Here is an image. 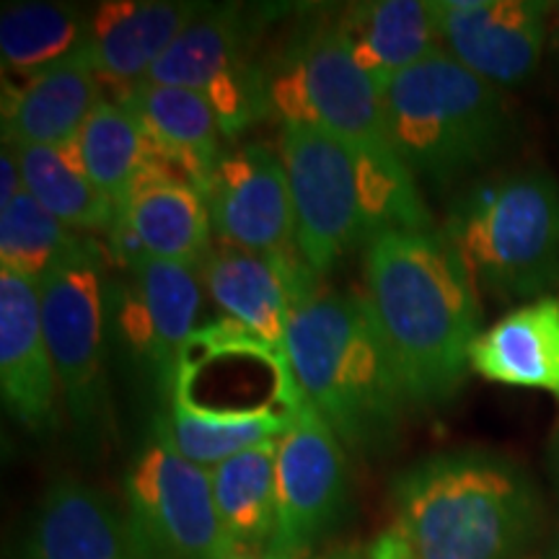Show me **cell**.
Returning a JSON list of instances; mask_svg holds the SVG:
<instances>
[{
    "instance_id": "cell-1",
    "label": "cell",
    "mask_w": 559,
    "mask_h": 559,
    "mask_svg": "<svg viewBox=\"0 0 559 559\" xmlns=\"http://www.w3.org/2000/svg\"><path fill=\"white\" fill-rule=\"evenodd\" d=\"M366 296L412 409L451 402L472 370L481 304L443 230H394L366 249Z\"/></svg>"
},
{
    "instance_id": "cell-2",
    "label": "cell",
    "mask_w": 559,
    "mask_h": 559,
    "mask_svg": "<svg viewBox=\"0 0 559 559\" xmlns=\"http://www.w3.org/2000/svg\"><path fill=\"white\" fill-rule=\"evenodd\" d=\"M296 249L313 275L394 230H432L417 179L391 143H355L311 124H283Z\"/></svg>"
},
{
    "instance_id": "cell-3",
    "label": "cell",
    "mask_w": 559,
    "mask_h": 559,
    "mask_svg": "<svg viewBox=\"0 0 559 559\" xmlns=\"http://www.w3.org/2000/svg\"><path fill=\"white\" fill-rule=\"evenodd\" d=\"M394 531L415 559H523L542 528V495L515 459L456 449L391 481Z\"/></svg>"
},
{
    "instance_id": "cell-4",
    "label": "cell",
    "mask_w": 559,
    "mask_h": 559,
    "mask_svg": "<svg viewBox=\"0 0 559 559\" xmlns=\"http://www.w3.org/2000/svg\"><path fill=\"white\" fill-rule=\"evenodd\" d=\"M285 355L309 407L355 453H383L412 409L362 293L313 290L285 332Z\"/></svg>"
},
{
    "instance_id": "cell-5",
    "label": "cell",
    "mask_w": 559,
    "mask_h": 559,
    "mask_svg": "<svg viewBox=\"0 0 559 559\" xmlns=\"http://www.w3.org/2000/svg\"><path fill=\"white\" fill-rule=\"evenodd\" d=\"M381 99L391 148L412 177L438 190L487 169L513 138L500 88L445 50L396 75Z\"/></svg>"
},
{
    "instance_id": "cell-6",
    "label": "cell",
    "mask_w": 559,
    "mask_h": 559,
    "mask_svg": "<svg viewBox=\"0 0 559 559\" xmlns=\"http://www.w3.org/2000/svg\"><path fill=\"white\" fill-rule=\"evenodd\" d=\"M443 236L479 296L498 304L559 296V181L542 169L477 179L451 202Z\"/></svg>"
},
{
    "instance_id": "cell-7",
    "label": "cell",
    "mask_w": 559,
    "mask_h": 559,
    "mask_svg": "<svg viewBox=\"0 0 559 559\" xmlns=\"http://www.w3.org/2000/svg\"><path fill=\"white\" fill-rule=\"evenodd\" d=\"M124 519L143 559H223L210 469L187 461L174 445L164 412L132 453L124 472Z\"/></svg>"
},
{
    "instance_id": "cell-8",
    "label": "cell",
    "mask_w": 559,
    "mask_h": 559,
    "mask_svg": "<svg viewBox=\"0 0 559 559\" xmlns=\"http://www.w3.org/2000/svg\"><path fill=\"white\" fill-rule=\"evenodd\" d=\"M270 111L355 143H389L381 91L358 66L337 19L309 21L270 66Z\"/></svg>"
},
{
    "instance_id": "cell-9",
    "label": "cell",
    "mask_w": 559,
    "mask_h": 559,
    "mask_svg": "<svg viewBox=\"0 0 559 559\" xmlns=\"http://www.w3.org/2000/svg\"><path fill=\"white\" fill-rule=\"evenodd\" d=\"M262 11L239 3L205 5L148 73L151 83L192 88L236 138L270 115V68L260 60Z\"/></svg>"
},
{
    "instance_id": "cell-10",
    "label": "cell",
    "mask_w": 559,
    "mask_h": 559,
    "mask_svg": "<svg viewBox=\"0 0 559 559\" xmlns=\"http://www.w3.org/2000/svg\"><path fill=\"white\" fill-rule=\"evenodd\" d=\"M107 270L99 243L83 239L39 283L41 330L73 425L94 432L109 407Z\"/></svg>"
},
{
    "instance_id": "cell-11",
    "label": "cell",
    "mask_w": 559,
    "mask_h": 559,
    "mask_svg": "<svg viewBox=\"0 0 559 559\" xmlns=\"http://www.w3.org/2000/svg\"><path fill=\"white\" fill-rule=\"evenodd\" d=\"M122 262L128 280L107 283V321L117 342L169 400L181 349L198 330L205 296L200 272L140 251L124 254Z\"/></svg>"
},
{
    "instance_id": "cell-12",
    "label": "cell",
    "mask_w": 559,
    "mask_h": 559,
    "mask_svg": "<svg viewBox=\"0 0 559 559\" xmlns=\"http://www.w3.org/2000/svg\"><path fill=\"white\" fill-rule=\"evenodd\" d=\"M275 534L270 549L300 559L332 534L349 498L345 445L306 400L277 438Z\"/></svg>"
},
{
    "instance_id": "cell-13",
    "label": "cell",
    "mask_w": 559,
    "mask_h": 559,
    "mask_svg": "<svg viewBox=\"0 0 559 559\" xmlns=\"http://www.w3.org/2000/svg\"><path fill=\"white\" fill-rule=\"evenodd\" d=\"M202 198L223 247L272 257L298 254L288 174L267 145L243 143L223 153Z\"/></svg>"
},
{
    "instance_id": "cell-14",
    "label": "cell",
    "mask_w": 559,
    "mask_h": 559,
    "mask_svg": "<svg viewBox=\"0 0 559 559\" xmlns=\"http://www.w3.org/2000/svg\"><path fill=\"white\" fill-rule=\"evenodd\" d=\"M440 45L492 86H515L539 66L549 3L542 0H436Z\"/></svg>"
},
{
    "instance_id": "cell-15",
    "label": "cell",
    "mask_w": 559,
    "mask_h": 559,
    "mask_svg": "<svg viewBox=\"0 0 559 559\" xmlns=\"http://www.w3.org/2000/svg\"><path fill=\"white\" fill-rule=\"evenodd\" d=\"M317 277L298 254H254L223 243L200 270L205 296L223 319L277 347H283L296 306L319 290Z\"/></svg>"
},
{
    "instance_id": "cell-16",
    "label": "cell",
    "mask_w": 559,
    "mask_h": 559,
    "mask_svg": "<svg viewBox=\"0 0 559 559\" xmlns=\"http://www.w3.org/2000/svg\"><path fill=\"white\" fill-rule=\"evenodd\" d=\"M0 396L32 432L60 425V383L41 330L39 285L0 270Z\"/></svg>"
},
{
    "instance_id": "cell-17",
    "label": "cell",
    "mask_w": 559,
    "mask_h": 559,
    "mask_svg": "<svg viewBox=\"0 0 559 559\" xmlns=\"http://www.w3.org/2000/svg\"><path fill=\"white\" fill-rule=\"evenodd\" d=\"M19 559H143L124 510L102 489L60 477L41 495Z\"/></svg>"
},
{
    "instance_id": "cell-18",
    "label": "cell",
    "mask_w": 559,
    "mask_h": 559,
    "mask_svg": "<svg viewBox=\"0 0 559 559\" xmlns=\"http://www.w3.org/2000/svg\"><path fill=\"white\" fill-rule=\"evenodd\" d=\"M202 9L205 3L187 0L99 3L88 11V70L96 79L138 86Z\"/></svg>"
},
{
    "instance_id": "cell-19",
    "label": "cell",
    "mask_w": 559,
    "mask_h": 559,
    "mask_svg": "<svg viewBox=\"0 0 559 559\" xmlns=\"http://www.w3.org/2000/svg\"><path fill=\"white\" fill-rule=\"evenodd\" d=\"M115 241L120 257L140 251L198 272L215 249L202 192L160 174L145 177L124 200Z\"/></svg>"
},
{
    "instance_id": "cell-20",
    "label": "cell",
    "mask_w": 559,
    "mask_h": 559,
    "mask_svg": "<svg viewBox=\"0 0 559 559\" xmlns=\"http://www.w3.org/2000/svg\"><path fill=\"white\" fill-rule=\"evenodd\" d=\"M337 26L353 58L381 94L404 70L443 50L438 3L425 0L353 3L340 13Z\"/></svg>"
},
{
    "instance_id": "cell-21",
    "label": "cell",
    "mask_w": 559,
    "mask_h": 559,
    "mask_svg": "<svg viewBox=\"0 0 559 559\" xmlns=\"http://www.w3.org/2000/svg\"><path fill=\"white\" fill-rule=\"evenodd\" d=\"M472 370L500 386L547 391L559 402V296L523 304L481 332L472 345Z\"/></svg>"
},
{
    "instance_id": "cell-22",
    "label": "cell",
    "mask_w": 559,
    "mask_h": 559,
    "mask_svg": "<svg viewBox=\"0 0 559 559\" xmlns=\"http://www.w3.org/2000/svg\"><path fill=\"white\" fill-rule=\"evenodd\" d=\"M104 102L99 79L70 66L37 79H3V145H70Z\"/></svg>"
},
{
    "instance_id": "cell-23",
    "label": "cell",
    "mask_w": 559,
    "mask_h": 559,
    "mask_svg": "<svg viewBox=\"0 0 559 559\" xmlns=\"http://www.w3.org/2000/svg\"><path fill=\"white\" fill-rule=\"evenodd\" d=\"M120 104L160 151L179 158L192 171L202 190L213 166L223 156V138H226L213 104L192 88L151 81L128 88Z\"/></svg>"
},
{
    "instance_id": "cell-24",
    "label": "cell",
    "mask_w": 559,
    "mask_h": 559,
    "mask_svg": "<svg viewBox=\"0 0 559 559\" xmlns=\"http://www.w3.org/2000/svg\"><path fill=\"white\" fill-rule=\"evenodd\" d=\"M88 11L68 3H5L0 16L3 79L26 81L52 70L86 66Z\"/></svg>"
},
{
    "instance_id": "cell-25",
    "label": "cell",
    "mask_w": 559,
    "mask_h": 559,
    "mask_svg": "<svg viewBox=\"0 0 559 559\" xmlns=\"http://www.w3.org/2000/svg\"><path fill=\"white\" fill-rule=\"evenodd\" d=\"M73 145L83 171L117 210L145 177H166V153L120 102L104 99Z\"/></svg>"
},
{
    "instance_id": "cell-26",
    "label": "cell",
    "mask_w": 559,
    "mask_h": 559,
    "mask_svg": "<svg viewBox=\"0 0 559 559\" xmlns=\"http://www.w3.org/2000/svg\"><path fill=\"white\" fill-rule=\"evenodd\" d=\"M275 459L277 440H267L210 469L215 513L228 549H270L277 510Z\"/></svg>"
},
{
    "instance_id": "cell-27",
    "label": "cell",
    "mask_w": 559,
    "mask_h": 559,
    "mask_svg": "<svg viewBox=\"0 0 559 559\" xmlns=\"http://www.w3.org/2000/svg\"><path fill=\"white\" fill-rule=\"evenodd\" d=\"M24 187L47 213L73 230L115 234L120 210L104 198L83 171L75 145H21L16 148Z\"/></svg>"
},
{
    "instance_id": "cell-28",
    "label": "cell",
    "mask_w": 559,
    "mask_h": 559,
    "mask_svg": "<svg viewBox=\"0 0 559 559\" xmlns=\"http://www.w3.org/2000/svg\"><path fill=\"white\" fill-rule=\"evenodd\" d=\"M164 417L177 451L202 469L239 456L254 445L277 440L288 430L293 412H251V415H215L187 407L177 400L166 402Z\"/></svg>"
},
{
    "instance_id": "cell-29",
    "label": "cell",
    "mask_w": 559,
    "mask_h": 559,
    "mask_svg": "<svg viewBox=\"0 0 559 559\" xmlns=\"http://www.w3.org/2000/svg\"><path fill=\"white\" fill-rule=\"evenodd\" d=\"M83 243L79 230L47 213L29 192L0 207V267L41 283Z\"/></svg>"
},
{
    "instance_id": "cell-30",
    "label": "cell",
    "mask_w": 559,
    "mask_h": 559,
    "mask_svg": "<svg viewBox=\"0 0 559 559\" xmlns=\"http://www.w3.org/2000/svg\"><path fill=\"white\" fill-rule=\"evenodd\" d=\"M21 192H26V187L19 153L13 145H3V153H0V207L11 205Z\"/></svg>"
},
{
    "instance_id": "cell-31",
    "label": "cell",
    "mask_w": 559,
    "mask_h": 559,
    "mask_svg": "<svg viewBox=\"0 0 559 559\" xmlns=\"http://www.w3.org/2000/svg\"><path fill=\"white\" fill-rule=\"evenodd\" d=\"M362 559H415L407 544H404L394 531H386L366 549Z\"/></svg>"
},
{
    "instance_id": "cell-32",
    "label": "cell",
    "mask_w": 559,
    "mask_h": 559,
    "mask_svg": "<svg viewBox=\"0 0 559 559\" xmlns=\"http://www.w3.org/2000/svg\"><path fill=\"white\" fill-rule=\"evenodd\" d=\"M223 559H293L272 549H228Z\"/></svg>"
},
{
    "instance_id": "cell-33",
    "label": "cell",
    "mask_w": 559,
    "mask_h": 559,
    "mask_svg": "<svg viewBox=\"0 0 559 559\" xmlns=\"http://www.w3.org/2000/svg\"><path fill=\"white\" fill-rule=\"evenodd\" d=\"M551 469H555V477L559 485V428L555 432V438H551Z\"/></svg>"
},
{
    "instance_id": "cell-34",
    "label": "cell",
    "mask_w": 559,
    "mask_h": 559,
    "mask_svg": "<svg viewBox=\"0 0 559 559\" xmlns=\"http://www.w3.org/2000/svg\"><path fill=\"white\" fill-rule=\"evenodd\" d=\"M317 559H353L349 555H326V557H317Z\"/></svg>"
}]
</instances>
